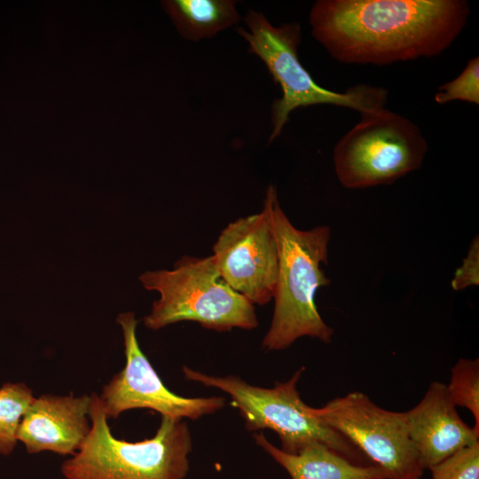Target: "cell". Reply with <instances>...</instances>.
<instances>
[{"instance_id":"obj_1","label":"cell","mask_w":479,"mask_h":479,"mask_svg":"<svg viewBox=\"0 0 479 479\" xmlns=\"http://www.w3.org/2000/svg\"><path fill=\"white\" fill-rule=\"evenodd\" d=\"M469 13L464 0H319L310 23L336 60L381 66L440 54Z\"/></svg>"},{"instance_id":"obj_7","label":"cell","mask_w":479,"mask_h":479,"mask_svg":"<svg viewBox=\"0 0 479 479\" xmlns=\"http://www.w3.org/2000/svg\"><path fill=\"white\" fill-rule=\"evenodd\" d=\"M428 144L412 121L384 107L361 121L335 145L333 160L348 189L390 185L420 168Z\"/></svg>"},{"instance_id":"obj_17","label":"cell","mask_w":479,"mask_h":479,"mask_svg":"<svg viewBox=\"0 0 479 479\" xmlns=\"http://www.w3.org/2000/svg\"><path fill=\"white\" fill-rule=\"evenodd\" d=\"M453 100L479 104L478 57L468 60L463 71L455 79L440 86L435 95V101L438 104Z\"/></svg>"},{"instance_id":"obj_3","label":"cell","mask_w":479,"mask_h":479,"mask_svg":"<svg viewBox=\"0 0 479 479\" xmlns=\"http://www.w3.org/2000/svg\"><path fill=\"white\" fill-rule=\"evenodd\" d=\"M90 429L60 472L66 479H184L192 450L182 420L162 417L154 436L127 442L114 436L98 395H91Z\"/></svg>"},{"instance_id":"obj_13","label":"cell","mask_w":479,"mask_h":479,"mask_svg":"<svg viewBox=\"0 0 479 479\" xmlns=\"http://www.w3.org/2000/svg\"><path fill=\"white\" fill-rule=\"evenodd\" d=\"M254 438L292 479H389L381 468L356 465L324 444H311L291 454L274 446L263 433Z\"/></svg>"},{"instance_id":"obj_19","label":"cell","mask_w":479,"mask_h":479,"mask_svg":"<svg viewBox=\"0 0 479 479\" xmlns=\"http://www.w3.org/2000/svg\"><path fill=\"white\" fill-rule=\"evenodd\" d=\"M454 290H464L471 286L479 284V239L476 236L471 242L467 256L455 271L452 280Z\"/></svg>"},{"instance_id":"obj_9","label":"cell","mask_w":479,"mask_h":479,"mask_svg":"<svg viewBox=\"0 0 479 479\" xmlns=\"http://www.w3.org/2000/svg\"><path fill=\"white\" fill-rule=\"evenodd\" d=\"M276 195V187L269 185L263 210L229 224L212 248L223 279L254 305L268 303L277 282L279 250L271 218Z\"/></svg>"},{"instance_id":"obj_18","label":"cell","mask_w":479,"mask_h":479,"mask_svg":"<svg viewBox=\"0 0 479 479\" xmlns=\"http://www.w3.org/2000/svg\"><path fill=\"white\" fill-rule=\"evenodd\" d=\"M428 469L433 479H479V442L458 451Z\"/></svg>"},{"instance_id":"obj_2","label":"cell","mask_w":479,"mask_h":479,"mask_svg":"<svg viewBox=\"0 0 479 479\" xmlns=\"http://www.w3.org/2000/svg\"><path fill=\"white\" fill-rule=\"evenodd\" d=\"M271 218L279 250V271L274 290V311L262 346L280 350L297 339L310 336L328 343L334 329L322 319L315 294L331 280L321 264H327L331 231L326 225L311 230L297 229L281 208L278 194L271 206Z\"/></svg>"},{"instance_id":"obj_8","label":"cell","mask_w":479,"mask_h":479,"mask_svg":"<svg viewBox=\"0 0 479 479\" xmlns=\"http://www.w3.org/2000/svg\"><path fill=\"white\" fill-rule=\"evenodd\" d=\"M311 412L352 443L389 479H417L424 467L409 434L404 412L374 404L359 391L334 398Z\"/></svg>"},{"instance_id":"obj_16","label":"cell","mask_w":479,"mask_h":479,"mask_svg":"<svg viewBox=\"0 0 479 479\" xmlns=\"http://www.w3.org/2000/svg\"><path fill=\"white\" fill-rule=\"evenodd\" d=\"M456 406L468 409L474 419V429L479 434V360L460 358L452 368L451 381L446 385Z\"/></svg>"},{"instance_id":"obj_6","label":"cell","mask_w":479,"mask_h":479,"mask_svg":"<svg viewBox=\"0 0 479 479\" xmlns=\"http://www.w3.org/2000/svg\"><path fill=\"white\" fill-rule=\"evenodd\" d=\"M303 371L302 367L288 381L265 389L233 375L217 377L183 367L187 380L226 392L247 430L269 428L276 432L283 452L295 454L309 445L320 444L356 465L374 466L352 443L317 418L311 407L302 400L297 383Z\"/></svg>"},{"instance_id":"obj_14","label":"cell","mask_w":479,"mask_h":479,"mask_svg":"<svg viewBox=\"0 0 479 479\" xmlns=\"http://www.w3.org/2000/svg\"><path fill=\"white\" fill-rule=\"evenodd\" d=\"M162 6L180 35L191 41L210 38L240 20L232 0H169Z\"/></svg>"},{"instance_id":"obj_15","label":"cell","mask_w":479,"mask_h":479,"mask_svg":"<svg viewBox=\"0 0 479 479\" xmlns=\"http://www.w3.org/2000/svg\"><path fill=\"white\" fill-rule=\"evenodd\" d=\"M34 397L23 382H6L0 388V455L13 452L20 424Z\"/></svg>"},{"instance_id":"obj_4","label":"cell","mask_w":479,"mask_h":479,"mask_svg":"<svg viewBox=\"0 0 479 479\" xmlns=\"http://www.w3.org/2000/svg\"><path fill=\"white\" fill-rule=\"evenodd\" d=\"M139 280L146 290L160 294L143 319L149 329L180 321H194L218 332L250 330L258 325L254 304L223 279L213 255H185L173 269L145 271Z\"/></svg>"},{"instance_id":"obj_20","label":"cell","mask_w":479,"mask_h":479,"mask_svg":"<svg viewBox=\"0 0 479 479\" xmlns=\"http://www.w3.org/2000/svg\"><path fill=\"white\" fill-rule=\"evenodd\" d=\"M417 479H420V478H417Z\"/></svg>"},{"instance_id":"obj_12","label":"cell","mask_w":479,"mask_h":479,"mask_svg":"<svg viewBox=\"0 0 479 479\" xmlns=\"http://www.w3.org/2000/svg\"><path fill=\"white\" fill-rule=\"evenodd\" d=\"M456 407L446 384L433 381L420 403L404 412L409 436L424 469L479 442V434L462 420Z\"/></svg>"},{"instance_id":"obj_5","label":"cell","mask_w":479,"mask_h":479,"mask_svg":"<svg viewBox=\"0 0 479 479\" xmlns=\"http://www.w3.org/2000/svg\"><path fill=\"white\" fill-rule=\"evenodd\" d=\"M244 20L249 32L242 27L236 31L248 43V52L263 61L282 90V97L274 100L271 106L273 130L269 143L279 136L289 114L298 107L333 105L357 110L360 114L384 107L388 90L382 87L357 84L339 92L319 86L298 58V23L274 27L263 13L252 10Z\"/></svg>"},{"instance_id":"obj_11","label":"cell","mask_w":479,"mask_h":479,"mask_svg":"<svg viewBox=\"0 0 479 479\" xmlns=\"http://www.w3.org/2000/svg\"><path fill=\"white\" fill-rule=\"evenodd\" d=\"M91 396L34 397L20 424L17 439L29 454L51 452L73 456L90 429Z\"/></svg>"},{"instance_id":"obj_10","label":"cell","mask_w":479,"mask_h":479,"mask_svg":"<svg viewBox=\"0 0 479 479\" xmlns=\"http://www.w3.org/2000/svg\"><path fill=\"white\" fill-rule=\"evenodd\" d=\"M123 335L126 364L98 396L107 419H116L130 409L147 408L174 420H197L220 410L225 399L220 397H185L165 387L137 342V320L131 311L118 315Z\"/></svg>"}]
</instances>
